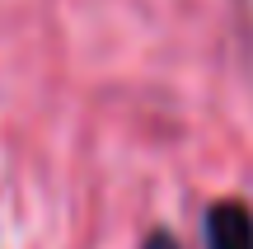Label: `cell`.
I'll return each mask as SVG.
<instances>
[{"instance_id":"1","label":"cell","mask_w":253,"mask_h":249,"mask_svg":"<svg viewBox=\"0 0 253 249\" xmlns=\"http://www.w3.org/2000/svg\"><path fill=\"white\" fill-rule=\"evenodd\" d=\"M207 249H253V216L244 202H216L207 212Z\"/></svg>"},{"instance_id":"2","label":"cell","mask_w":253,"mask_h":249,"mask_svg":"<svg viewBox=\"0 0 253 249\" xmlns=\"http://www.w3.org/2000/svg\"><path fill=\"white\" fill-rule=\"evenodd\" d=\"M145 249H178V245H173V235H164V231H155L150 240H145Z\"/></svg>"}]
</instances>
